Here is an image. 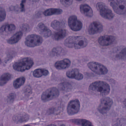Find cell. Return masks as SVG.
<instances>
[{"label":"cell","instance_id":"cell-1","mask_svg":"<svg viewBox=\"0 0 126 126\" xmlns=\"http://www.w3.org/2000/svg\"><path fill=\"white\" fill-rule=\"evenodd\" d=\"M89 92L93 95L97 96H105L110 93V87L106 82L95 81L92 82L90 86Z\"/></svg>","mask_w":126,"mask_h":126},{"label":"cell","instance_id":"cell-2","mask_svg":"<svg viewBox=\"0 0 126 126\" xmlns=\"http://www.w3.org/2000/svg\"><path fill=\"white\" fill-rule=\"evenodd\" d=\"M64 45L69 48L80 49L84 48L88 45V40L82 36H71L68 37L65 40Z\"/></svg>","mask_w":126,"mask_h":126},{"label":"cell","instance_id":"cell-3","mask_svg":"<svg viewBox=\"0 0 126 126\" xmlns=\"http://www.w3.org/2000/svg\"><path fill=\"white\" fill-rule=\"evenodd\" d=\"M34 64L33 59L29 57H25L15 62L13 65L15 70L18 72H24L30 70Z\"/></svg>","mask_w":126,"mask_h":126},{"label":"cell","instance_id":"cell-4","mask_svg":"<svg viewBox=\"0 0 126 126\" xmlns=\"http://www.w3.org/2000/svg\"><path fill=\"white\" fill-rule=\"evenodd\" d=\"M111 59L116 61L126 60V47L120 46L111 50L110 53Z\"/></svg>","mask_w":126,"mask_h":126},{"label":"cell","instance_id":"cell-5","mask_svg":"<svg viewBox=\"0 0 126 126\" xmlns=\"http://www.w3.org/2000/svg\"><path fill=\"white\" fill-rule=\"evenodd\" d=\"M96 6L102 17L109 20L113 19L114 14L112 11L104 3L102 2L97 3Z\"/></svg>","mask_w":126,"mask_h":126},{"label":"cell","instance_id":"cell-6","mask_svg":"<svg viewBox=\"0 0 126 126\" xmlns=\"http://www.w3.org/2000/svg\"><path fill=\"white\" fill-rule=\"evenodd\" d=\"M110 5L116 14L124 15L126 13V0L109 1Z\"/></svg>","mask_w":126,"mask_h":126},{"label":"cell","instance_id":"cell-7","mask_svg":"<svg viewBox=\"0 0 126 126\" xmlns=\"http://www.w3.org/2000/svg\"><path fill=\"white\" fill-rule=\"evenodd\" d=\"M42 37L36 34H32L26 37L25 43L29 47H34L41 45L43 42Z\"/></svg>","mask_w":126,"mask_h":126},{"label":"cell","instance_id":"cell-8","mask_svg":"<svg viewBox=\"0 0 126 126\" xmlns=\"http://www.w3.org/2000/svg\"><path fill=\"white\" fill-rule=\"evenodd\" d=\"M88 68L98 75H105L108 72L107 68L104 65L97 62H91L87 64Z\"/></svg>","mask_w":126,"mask_h":126},{"label":"cell","instance_id":"cell-9","mask_svg":"<svg viewBox=\"0 0 126 126\" xmlns=\"http://www.w3.org/2000/svg\"><path fill=\"white\" fill-rule=\"evenodd\" d=\"M59 95V90L56 87L48 88L42 94V100L45 102L49 101L57 98Z\"/></svg>","mask_w":126,"mask_h":126},{"label":"cell","instance_id":"cell-10","mask_svg":"<svg viewBox=\"0 0 126 126\" xmlns=\"http://www.w3.org/2000/svg\"><path fill=\"white\" fill-rule=\"evenodd\" d=\"M112 104V99L108 97H104L100 101L98 108V110L101 114H105L110 110Z\"/></svg>","mask_w":126,"mask_h":126},{"label":"cell","instance_id":"cell-11","mask_svg":"<svg viewBox=\"0 0 126 126\" xmlns=\"http://www.w3.org/2000/svg\"><path fill=\"white\" fill-rule=\"evenodd\" d=\"M68 26L74 31H79L82 29V23L78 19L75 15H71L68 18Z\"/></svg>","mask_w":126,"mask_h":126},{"label":"cell","instance_id":"cell-12","mask_svg":"<svg viewBox=\"0 0 126 126\" xmlns=\"http://www.w3.org/2000/svg\"><path fill=\"white\" fill-rule=\"evenodd\" d=\"M98 42L100 45L108 46L116 43V38L112 35H104L101 36L98 39Z\"/></svg>","mask_w":126,"mask_h":126},{"label":"cell","instance_id":"cell-13","mask_svg":"<svg viewBox=\"0 0 126 126\" xmlns=\"http://www.w3.org/2000/svg\"><path fill=\"white\" fill-rule=\"evenodd\" d=\"M103 26L100 22L95 21L90 24L88 28V32L90 35H93L101 33L103 31Z\"/></svg>","mask_w":126,"mask_h":126},{"label":"cell","instance_id":"cell-14","mask_svg":"<svg viewBox=\"0 0 126 126\" xmlns=\"http://www.w3.org/2000/svg\"><path fill=\"white\" fill-rule=\"evenodd\" d=\"M80 107V103L78 99L71 100L68 103L67 107L68 115H72L77 113L79 111Z\"/></svg>","mask_w":126,"mask_h":126},{"label":"cell","instance_id":"cell-15","mask_svg":"<svg viewBox=\"0 0 126 126\" xmlns=\"http://www.w3.org/2000/svg\"><path fill=\"white\" fill-rule=\"evenodd\" d=\"M37 29L39 33L45 38H48L51 36V31L42 23H40L37 25Z\"/></svg>","mask_w":126,"mask_h":126},{"label":"cell","instance_id":"cell-16","mask_svg":"<svg viewBox=\"0 0 126 126\" xmlns=\"http://www.w3.org/2000/svg\"><path fill=\"white\" fill-rule=\"evenodd\" d=\"M66 75L68 78L74 79L77 80H81L83 79V75L77 68L70 69L66 73Z\"/></svg>","mask_w":126,"mask_h":126},{"label":"cell","instance_id":"cell-17","mask_svg":"<svg viewBox=\"0 0 126 126\" xmlns=\"http://www.w3.org/2000/svg\"><path fill=\"white\" fill-rule=\"evenodd\" d=\"M16 29L14 24H6L3 25L0 29V34L3 36H8L14 32Z\"/></svg>","mask_w":126,"mask_h":126},{"label":"cell","instance_id":"cell-18","mask_svg":"<svg viewBox=\"0 0 126 126\" xmlns=\"http://www.w3.org/2000/svg\"><path fill=\"white\" fill-rule=\"evenodd\" d=\"M71 63V62L69 59H64L56 62L54 64V67L57 70H65L70 67Z\"/></svg>","mask_w":126,"mask_h":126},{"label":"cell","instance_id":"cell-19","mask_svg":"<svg viewBox=\"0 0 126 126\" xmlns=\"http://www.w3.org/2000/svg\"><path fill=\"white\" fill-rule=\"evenodd\" d=\"M80 12L85 16L91 17L93 15V12L91 7L86 3L81 4L79 6Z\"/></svg>","mask_w":126,"mask_h":126},{"label":"cell","instance_id":"cell-20","mask_svg":"<svg viewBox=\"0 0 126 126\" xmlns=\"http://www.w3.org/2000/svg\"><path fill=\"white\" fill-rule=\"evenodd\" d=\"M29 119L28 114L25 113H18L13 117L14 121L16 123H23L26 122Z\"/></svg>","mask_w":126,"mask_h":126},{"label":"cell","instance_id":"cell-21","mask_svg":"<svg viewBox=\"0 0 126 126\" xmlns=\"http://www.w3.org/2000/svg\"><path fill=\"white\" fill-rule=\"evenodd\" d=\"M23 35V33L21 32H18L14 34L11 38L7 40V42L10 45H14L18 43L21 39Z\"/></svg>","mask_w":126,"mask_h":126},{"label":"cell","instance_id":"cell-22","mask_svg":"<svg viewBox=\"0 0 126 126\" xmlns=\"http://www.w3.org/2000/svg\"><path fill=\"white\" fill-rule=\"evenodd\" d=\"M67 35V31L64 29H62L54 32L52 36V38L56 41H59L64 39Z\"/></svg>","mask_w":126,"mask_h":126},{"label":"cell","instance_id":"cell-23","mask_svg":"<svg viewBox=\"0 0 126 126\" xmlns=\"http://www.w3.org/2000/svg\"><path fill=\"white\" fill-rule=\"evenodd\" d=\"M66 51L61 47H57L53 48L51 52V54L53 57H60L64 55Z\"/></svg>","mask_w":126,"mask_h":126},{"label":"cell","instance_id":"cell-24","mask_svg":"<svg viewBox=\"0 0 126 126\" xmlns=\"http://www.w3.org/2000/svg\"><path fill=\"white\" fill-rule=\"evenodd\" d=\"M63 13V10L59 8H50L46 9L43 12V14L46 16L53 15H59Z\"/></svg>","mask_w":126,"mask_h":126},{"label":"cell","instance_id":"cell-25","mask_svg":"<svg viewBox=\"0 0 126 126\" xmlns=\"http://www.w3.org/2000/svg\"><path fill=\"white\" fill-rule=\"evenodd\" d=\"M49 72L48 70L44 68H38L34 71L33 75L36 78H40L43 76H47L49 74Z\"/></svg>","mask_w":126,"mask_h":126},{"label":"cell","instance_id":"cell-26","mask_svg":"<svg viewBox=\"0 0 126 126\" xmlns=\"http://www.w3.org/2000/svg\"><path fill=\"white\" fill-rule=\"evenodd\" d=\"M71 121L74 124L81 125V126H93L92 123L90 121L86 119H71Z\"/></svg>","mask_w":126,"mask_h":126},{"label":"cell","instance_id":"cell-27","mask_svg":"<svg viewBox=\"0 0 126 126\" xmlns=\"http://www.w3.org/2000/svg\"><path fill=\"white\" fill-rule=\"evenodd\" d=\"M12 78V75L9 73H5L2 74L0 79V84L3 86L7 83Z\"/></svg>","mask_w":126,"mask_h":126},{"label":"cell","instance_id":"cell-28","mask_svg":"<svg viewBox=\"0 0 126 126\" xmlns=\"http://www.w3.org/2000/svg\"><path fill=\"white\" fill-rule=\"evenodd\" d=\"M51 26L53 29L57 31L62 30L64 28V23L57 20H54L51 22Z\"/></svg>","mask_w":126,"mask_h":126},{"label":"cell","instance_id":"cell-29","mask_svg":"<svg viewBox=\"0 0 126 126\" xmlns=\"http://www.w3.org/2000/svg\"><path fill=\"white\" fill-rule=\"evenodd\" d=\"M26 79L24 77H21L16 79L13 83V85L15 88L16 89L20 88L21 86H22L25 82Z\"/></svg>","mask_w":126,"mask_h":126},{"label":"cell","instance_id":"cell-30","mask_svg":"<svg viewBox=\"0 0 126 126\" xmlns=\"http://www.w3.org/2000/svg\"><path fill=\"white\" fill-rule=\"evenodd\" d=\"M72 86L69 82H63L60 83L59 85V88L62 91H68L71 89Z\"/></svg>","mask_w":126,"mask_h":126},{"label":"cell","instance_id":"cell-31","mask_svg":"<svg viewBox=\"0 0 126 126\" xmlns=\"http://www.w3.org/2000/svg\"><path fill=\"white\" fill-rule=\"evenodd\" d=\"M6 13L5 9L2 7L0 8V21H4L6 17Z\"/></svg>","mask_w":126,"mask_h":126},{"label":"cell","instance_id":"cell-32","mask_svg":"<svg viewBox=\"0 0 126 126\" xmlns=\"http://www.w3.org/2000/svg\"><path fill=\"white\" fill-rule=\"evenodd\" d=\"M73 1L72 0H60V2L62 5L64 6L65 7H68L72 5Z\"/></svg>","mask_w":126,"mask_h":126},{"label":"cell","instance_id":"cell-33","mask_svg":"<svg viewBox=\"0 0 126 126\" xmlns=\"http://www.w3.org/2000/svg\"><path fill=\"white\" fill-rule=\"evenodd\" d=\"M15 94L14 93H11L8 97V100L9 102H12L15 99Z\"/></svg>","mask_w":126,"mask_h":126},{"label":"cell","instance_id":"cell-34","mask_svg":"<svg viewBox=\"0 0 126 126\" xmlns=\"http://www.w3.org/2000/svg\"><path fill=\"white\" fill-rule=\"evenodd\" d=\"M21 29L23 31H27L29 29V25L27 24H23L21 26Z\"/></svg>","mask_w":126,"mask_h":126},{"label":"cell","instance_id":"cell-35","mask_svg":"<svg viewBox=\"0 0 126 126\" xmlns=\"http://www.w3.org/2000/svg\"><path fill=\"white\" fill-rule=\"evenodd\" d=\"M26 2V0H22L21 1L20 3V11L22 12H25V4Z\"/></svg>","mask_w":126,"mask_h":126},{"label":"cell","instance_id":"cell-36","mask_svg":"<svg viewBox=\"0 0 126 126\" xmlns=\"http://www.w3.org/2000/svg\"><path fill=\"white\" fill-rule=\"evenodd\" d=\"M10 10L13 11H16L17 10V8L16 6H11L9 8Z\"/></svg>","mask_w":126,"mask_h":126},{"label":"cell","instance_id":"cell-37","mask_svg":"<svg viewBox=\"0 0 126 126\" xmlns=\"http://www.w3.org/2000/svg\"><path fill=\"white\" fill-rule=\"evenodd\" d=\"M123 104H124L125 107L126 108V99H125L124 100V102H123Z\"/></svg>","mask_w":126,"mask_h":126},{"label":"cell","instance_id":"cell-38","mask_svg":"<svg viewBox=\"0 0 126 126\" xmlns=\"http://www.w3.org/2000/svg\"><path fill=\"white\" fill-rule=\"evenodd\" d=\"M56 126V125L54 124H50L49 125H48V126Z\"/></svg>","mask_w":126,"mask_h":126},{"label":"cell","instance_id":"cell-39","mask_svg":"<svg viewBox=\"0 0 126 126\" xmlns=\"http://www.w3.org/2000/svg\"><path fill=\"white\" fill-rule=\"evenodd\" d=\"M60 126H65V125H64L62 124V125H60Z\"/></svg>","mask_w":126,"mask_h":126},{"label":"cell","instance_id":"cell-40","mask_svg":"<svg viewBox=\"0 0 126 126\" xmlns=\"http://www.w3.org/2000/svg\"><path fill=\"white\" fill-rule=\"evenodd\" d=\"M25 126H29V125H25Z\"/></svg>","mask_w":126,"mask_h":126},{"label":"cell","instance_id":"cell-41","mask_svg":"<svg viewBox=\"0 0 126 126\" xmlns=\"http://www.w3.org/2000/svg\"></svg>","mask_w":126,"mask_h":126}]
</instances>
